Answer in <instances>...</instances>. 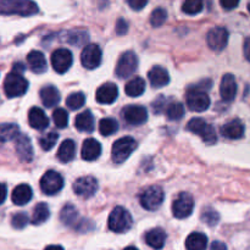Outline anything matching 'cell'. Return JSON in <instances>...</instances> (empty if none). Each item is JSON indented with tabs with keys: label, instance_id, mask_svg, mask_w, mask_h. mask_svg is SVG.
Here are the masks:
<instances>
[{
	"label": "cell",
	"instance_id": "obj_1",
	"mask_svg": "<svg viewBox=\"0 0 250 250\" xmlns=\"http://www.w3.org/2000/svg\"><path fill=\"white\" fill-rule=\"evenodd\" d=\"M39 7L33 0H0V14L32 16L38 14Z\"/></svg>",
	"mask_w": 250,
	"mask_h": 250
},
{
	"label": "cell",
	"instance_id": "obj_2",
	"mask_svg": "<svg viewBox=\"0 0 250 250\" xmlns=\"http://www.w3.org/2000/svg\"><path fill=\"white\" fill-rule=\"evenodd\" d=\"M28 89V81L19 72H10L4 81V90L7 98H17L23 95Z\"/></svg>",
	"mask_w": 250,
	"mask_h": 250
},
{
	"label": "cell",
	"instance_id": "obj_3",
	"mask_svg": "<svg viewBox=\"0 0 250 250\" xmlns=\"http://www.w3.org/2000/svg\"><path fill=\"white\" fill-rule=\"evenodd\" d=\"M133 220L125 208L116 207L109 216V229L115 233H124L132 227Z\"/></svg>",
	"mask_w": 250,
	"mask_h": 250
},
{
	"label": "cell",
	"instance_id": "obj_4",
	"mask_svg": "<svg viewBox=\"0 0 250 250\" xmlns=\"http://www.w3.org/2000/svg\"><path fill=\"white\" fill-rule=\"evenodd\" d=\"M187 129L199 136L207 144H215L217 142V134L214 127L199 117L190 120L187 125Z\"/></svg>",
	"mask_w": 250,
	"mask_h": 250
},
{
	"label": "cell",
	"instance_id": "obj_5",
	"mask_svg": "<svg viewBox=\"0 0 250 250\" xmlns=\"http://www.w3.org/2000/svg\"><path fill=\"white\" fill-rule=\"evenodd\" d=\"M137 142L132 137H122L112 146L111 158L115 164H122L136 150Z\"/></svg>",
	"mask_w": 250,
	"mask_h": 250
},
{
	"label": "cell",
	"instance_id": "obj_6",
	"mask_svg": "<svg viewBox=\"0 0 250 250\" xmlns=\"http://www.w3.org/2000/svg\"><path fill=\"white\" fill-rule=\"evenodd\" d=\"M164 199H165V193L159 186H151V187L146 188L139 195L141 205L149 211L158 210L163 205Z\"/></svg>",
	"mask_w": 250,
	"mask_h": 250
},
{
	"label": "cell",
	"instance_id": "obj_7",
	"mask_svg": "<svg viewBox=\"0 0 250 250\" xmlns=\"http://www.w3.org/2000/svg\"><path fill=\"white\" fill-rule=\"evenodd\" d=\"M186 103L192 111L203 112L209 109L210 98L204 89L194 85L187 90Z\"/></svg>",
	"mask_w": 250,
	"mask_h": 250
},
{
	"label": "cell",
	"instance_id": "obj_8",
	"mask_svg": "<svg viewBox=\"0 0 250 250\" xmlns=\"http://www.w3.org/2000/svg\"><path fill=\"white\" fill-rule=\"evenodd\" d=\"M137 67H138V56L133 51H126L120 56L115 73L121 80H125V78H128L129 76L133 75Z\"/></svg>",
	"mask_w": 250,
	"mask_h": 250
},
{
	"label": "cell",
	"instance_id": "obj_9",
	"mask_svg": "<svg viewBox=\"0 0 250 250\" xmlns=\"http://www.w3.org/2000/svg\"><path fill=\"white\" fill-rule=\"evenodd\" d=\"M194 210V200L188 193H180L172 203V214L176 219H186Z\"/></svg>",
	"mask_w": 250,
	"mask_h": 250
},
{
	"label": "cell",
	"instance_id": "obj_10",
	"mask_svg": "<svg viewBox=\"0 0 250 250\" xmlns=\"http://www.w3.org/2000/svg\"><path fill=\"white\" fill-rule=\"evenodd\" d=\"M63 187V178L54 170L46 171L41 178V189L44 194L54 195L60 192Z\"/></svg>",
	"mask_w": 250,
	"mask_h": 250
},
{
	"label": "cell",
	"instance_id": "obj_11",
	"mask_svg": "<svg viewBox=\"0 0 250 250\" xmlns=\"http://www.w3.org/2000/svg\"><path fill=\"white\" fill-rule=\"evenodd\" d=\"M102 49L97 44H87L81 53V62H82L83 67L88 68V70H94V68L99 67L102 63Z\"/></svg>",
	"mask_w": 250,
	"mask_h": 250
},
{
	"label": "cell",
	"instance_id": "obj_12",
	"mask_svg": "<svg viewBox=\"0 0 250 250\" xmlns=\"http://www.w3.org/2000/svg\"><path fill=\"white\" fill-rule=\"evenodd\" d=\"M50 61L54 70L58 73H61V75H62V73L67 72L71 68V66H72V53H71L68 49L65 48L56 49V50L51 54Z\"/></svg>",
	"mask_w": 250,
	"mask_h": 250
},
{
	"label": "cell",
	"instance_id": "obj_13",
	"mask_svg": "<svg viewBox=\"0 0 250 250\" xmlns=\"http://www.w3.org/2000/svg\"><path fill=\"white\" fill-rule=\"evenodd\" d=\"M121 115L127 124L133 126H141L148 120V111L142 105H128L122 109Z\"/></svg>",
	"mask_w": 250,
	"mask_h": 250
},
{
	"label": "cell",
	"instance_id": "obj_14",
	"mask_svg": "<svg viewBox=\"0 0 250 250\" xmlns=\"http://www.w3.org/2000/svg\"><path fill=\"white\" fill-rule=\"evenodd\" d=\"M98 188H99L98 181L92 176H83V177L76 180L73 183V192L78 197L85 198V199L93 197L97 193Z\"/></svg>",
	"mask_w": 250,
	"mask_h": 250
},
{
	"label": "cell",
	"instance_id": "obj_15",
	"mask_svg": "<svg viewBox=\"0 0 250 250\" xmlns=\"http://www.w3.org/2000/svg\"><path fill=\"white\" fill-rule=\"evenodd\" d=\"M207 43L214 51H221L229 43V31L224 27H215L207 34Z\"/></svg>",
	"mask_w": 250,
	"mask_h": 250
},
{
	"label": "cell",
	"instance_id": "obj_16",
	"mask_svg": "<svg viewBox=\"0 0 250 250\" xmlns=\"http://www.w3.org/2000/svg\"><path fill=\"white\" fill-rule=\"evenodd\" d=\"M237 89H238V87H237L234 76L232 73H226L222 77L221 84H220V95H221V99L226 103L233 102L237 95Z\"/></svg>",
	"mask_w": 250,
	"mask_h": 250
},
{
	"label": "cell",
	"instance_id": "obj_17",
	"mask_svg": "<svg viewBox=\"0 0 250 250\" xmlns=\"http://www.w3.org/2000/svg\"><path fill=\"white\" fill-rule=\"evenodd\" d=\"M117 97H119L117 85L111 82L102 84L97 89V93H95V99H97V102L105 105L112 104V103L116 102Z\"/></svg>",
	"mask_w": 250,
	"mask_h": 250
},
{
	"label": "cell",
	"instance_id": "obj_18",
	"mask_svg": "<svg viewBox=\"0 0 250 250\" xmlns=\"http://www.w3.org/2000/svg\"><path fill=\"white\" fill-rule=\"evenodd\" d=\"M16 153L20 160L23 163H31L33 159V146L31 139L26 134H20L16 138Z\"/></svg>",
	"mask_w": 250,
	"mask_h": 250
},
{
	"label": "cell",
	"instance_id": "obj_19",
	"mask_svg": "<svg viewBox=\"0 0 250 250\" xmlns=\"http://www.w3.org/2000/svg\"><path fill=\"white\" fill-rule=\"evenodd\" d=\"M244 124L238 119L231 120L221 127V134L227 139H239L244 136Z\"/></svg>",
	"mask_w": 250,
	"mask_h": 250
},
{
	"label": "cell",
	"instance_id": "obj_20",
	"mask_svg": "<svg viewBox=\"0 0 250 250\" xmlns=\"http://www.w3.org/2000/svg\"><path fill=\"white\" fill-rule=\"evenodd\" d=\"M100 154H102V146L97 139L89 138L83 142L82 150H81L83 160L94 161L99 158Z\"/></svg>",
	"mask_w": 250,
	"mask_h": 250
},
{
	"label": "cell",
	"instance_id": "obj_21",
	"mask_svg": "<svg viewBox=\"0 0 250 250\" xmlns=\"http://www.w3.org/2000/svg\"><path fill=\"white\" fill-rule=\"evenodd\" d=\"M28 122L32 128L38 129V131H43L49 126V119L45 112L41 107L37 106L31 107L28 111Z\"/></svg>",
	"mask_w": 250,
	"mask_h": 250
},
{
	"label": "cell",
	"instance_id": "obj_22",
	"mask_svg": "<svg viewBox=\"0 0 250 250\" xmlns=\"http://www.w3.org/2000/svg\"><path fill=\"white\" fill-rule=\"evenodd\" d=\"M148 78L154 88H163L170 82V75L167 70L161 66H154L148 72Z\"/></svg>",
	"mask_w": 250,
	"mask_h": 250
},
{
	"label": "cell",
	"instance_id": "obj_23",
	"mask_svg": "<svg viewBox=\"0 0 250 250\" xmlns=\"http://www.w3.org/2000/svg\"><path fill=\"white\" fill-rule=\"evenodd\" d=\"M27 62H28L29 68L33 71L34 73H43L45 72L48 68V63H46L45 56L43 53L38 50H32L31 53L27 55Z\"/></svg>",
	"mask_w": 250,
	"mask_h": 250
},
{
	"label": "cell",
	"instance_id": "obj_24",
	"mask_svg": "<svg viewBox=\"0 0 250 250\" xmlns=\"http://www.w3.org/2000/svg\"><path fill=\"white\" fill-rule=\"evenodd\" d=\"M32 197H33V192H32V188L28 185H19L14 190H12L11 194V200L15 205H26L27 203L31 202Z\"/></svg>",
	"mask_w": 250,
	"mask_h": 250
},
{
	"label": "cell",
	"instance_id": "obj_25",
	"mask_svg": "<svg viewBox=\"0 0 250 250\" xmlns=\"http://www.w3.org/2000/svg\"><path fill=\"white\" fill-rule=\"evenodd\" d=\"M41 100L45 107H54L60 103V92L54 85H45L39 92Z\"/></svg>",
	"mask_w": 250,
	"mask_h": 250
},
{
	"label": "cell",
	"instance_id": "obj_26",
	"mask_svg": "<svg viewBox=\"0 0 250 250\" xmlns=\"http://www.w3.org/2000/svg\"><path fill=\"white\" fill-rule=\"evenodd\" d=\"M166 242V233L163 229H153L146 233V243L155 250L163 249Z\"/></svg>",
	"mask_w": 250,
	"mask_h": 250
},
{
	"label": "cell",
	"instance_id": "obj_27",
	"mask_svg": "<svg viewBox=\"0 0 250 250\" xmlns=\"http://www.w3.org/2000/svg\"><path fill=\"white\" fill-rule=\"evenodd\" d=\"M75 127L81 132H92L94 129V116L92 111L85 110L76 116Z\"/></svg>",
	"mask_w": 250,
	"mask_h": 250
},
{
	"label": "cell",
	"instance_id": "obj_28",
	"mask_svg": "<svg viewBox=\"0 0 250 250\" xmlns=\"http://www.w3.org/2000/svg\"><path fill=\"white\" fill-rule=\"evenodd\" d=\"M76 144L72 139H66L60 144L58 150V159L61 163H70L75 159Z\"/></svg>",
	"mask_w": 250,
	"mask_h": 250
},
{
	"label": "cell",
	"instance_id": "obj_29",
	"mask_svg": "<svg viewBox=\"0 0 250 250\" xmlns=\"http://www.w3.org/2000/svg\"><path fill=\"white\" fill-rule=\"evenodd\" d=\"M208 237L202 232H193L186 239L187 250H207Z\"/></svg>",
	"mask_w": 250,
	"mask_h": 250
},
{
	"label": "cell",
	"instance_id": "obj_30",
	"mask_svg": "<svg viewBox=\"0 0 250 250\" xmlns=\"http://www.w3.org/2000/svg\"><path fill=\"white\" fill-rule=\"evenodd\" d=\"M144 90H146V82L142 77H133L125 85V93L131 98L141 97Z\"/></svg>",
	"mask_w": 250,
	"mask_h": 250
},
{
	"label": "cell",
	"instance_id": "obj_31",
	"mask_svg": "<svg viewBox=\"0 0 250 250\" xmlns=\"http://www.w3.org/2000/svg\"><path fill=\"white\" fill-rule=\"evenodd\" d=\"M88 39H89V37H88L87 31H83V29H75V31L66 32L63 42L71 44V45L81 46L87 45Z\"/></svg>",
	"mask_w": 250,
	"mask_h": 250
},
{
	"label": "cell",
	"instance_id": "obj_32",
	"mask_svg": "<svg viewBox=\"0 0 250 250\" xmlns=\"http://www.w3.org/2000/svg\"><path fill=\"white\" fill-rule=\"evenodd\" d=\"M60 219L62 221L63 225L66 226H72L77 229V224L78 220H80V214L76 210V208L73 205L67 204L62 208L60 214Z\"/></svg>",
	"mask_w": 250,
	"mask_h": 250
},
{
	"label": "cell",
	"instance_id": "obj_33",
	"mask_svg": "<svg viewBox=\"0 0 250 250\" xmlns=\"http://www.w3.org/2000/svg\"><path fill=\"white\" fill-rule=\"evenodd\" d=\"M20 136V127L15 124H0V143L12 141Z\"/></svg>",
	"mask_w": 250,
	"mask_h": 250
},
{
	"label": "cell",
	"instance_id": "obj_34",
	"mask_svg": "<svg viewBox=\"0 0 250 250\" xmlns=\"http://www.w3.org/2000/svg\"><path fill=\"white\" fill-rule=\"evenodd\" d=\"M50 216V210H49L48 205L45 203H39L36 205L33 210V215H32V224L33 225H42L46 221Z\"/></svg>",
	"mask_w": 250,
	"mask_h": 250
},
{
	"label": "cell",
	"instance_id": "obj_35",
	"mask_svg": "<svg viewBox=\"0 0 250 250\" xmlns=\"http://www.w3.org/2000/svg\"><path fill=\"white\" fill-rule=\"evenodd\" d=\"M165 114L170 121H178V120H181L185 116V106L180 102L171 103V104L166 106Z\"/></svg>",
	"mask_w": 250,
	"mask_h": 250
},
{
	"label": "cell",
	"instance_id": "obj_36",
	"mask_svg": "<svg viewBox=\"0 0 250 250\" xmlns=\"http://www.w3.org/2000/svg\"><path fill=\"white\" fill-rule=\"evenodd\" d=\"M119 129V124L115 119H110V117H106V119L100 120L99 122V132L102 136H111L115 132H117Z\"/></svg>",
	"mask_w": 250,
	"mask_h": 250
},
{
	"label": "cell",
	"instance_id": "obj_37",
	"mask_svg": "<svg viewBox=\"0 0 250 250\" xmlns=\"http://www.w3.org/2000/svg\"><path fill=\"white\" fill-rule=\"evenodd\" d=\"M204 7V0H185L182 11L187 15H198Z\"/></svg>",
	"mask_w": 250,
	"mask_h": 250
},
{
	"label": "cell",
	"instance_id": "obj_38",
	"mask_svg": "<svg viewBox=\"0 0 250 250\" xmlns=\"http://www.w3.org/2000/svg\"><path fill=\"white\" fill-rule=\"evenodd\" d=\"M85 103V95L82 92L78 93H72L67 97L66 99V105L68 106V109L71 110H78L84 105Z\"/></svg>",
	"mask_w": 250,
	"mask_h": 250
},
{
	"label": "cell",
	"instance_id": "obj_39",
	"mask_svg": "<svg viewBox=\"0 0 250 250\" xmlns=\"http://www.w3.org/2000/svg\"><path fill=\"white\" fill-rule=\"evenodd\" d=\"M58 139L59 134L55 133V132H49V133L43 134V136L41 137V139H39L41 148L45 151L51 150V149L56 146V143H58Z\"/></svg>",
	"mask_w": 250,
	"mask_h": 250
},
{
	"label": "cell",
	"instance_id": "obj_40",
	"mask_svg": "<svg viewBox=\"0 0 250 250\" xmlns=\"http://www.w3.org/2000/svg\"><path fill=\"white\" fill-rule=\"evenodd\" d=\"M53 121L58 128H65L68 125V114L62 107H58L53 112Z\"/></svg>",
	"mask_w": 250,
	"mask_h": 250
},
{
	"label": "cell",
	"instance_id": "obj_41",
	"mask_svg": "<svg viewBox=\"0 0 250 250\" xmlns=\"http://www.w3.org/2000/svg\"><path fill=\"white\" fill-rule=\"evenodd\" d=\"M167 20V11L163 7H158L150 15V24L153 27H161Z\"/></svg>",
	"mask_w": 250,
	"mask_h": 250
},
{
	"label": "cell",
	"instance_id": "obj_42",
	"mask_svg": "<svg viewBox=\"0 0 250 250\" xmlns=\"http://www.w3.org/2000/svg\"><path fill=\"white\" fill-rule=\"evenodd\" d=\"M203 222L208 225V226L212 227V226H216L217 222L220 220V215L217 214V211H215L214 209L211 208H205L202 212V216H200Z\"/></svg>",
	"mask_w": 250,
	"mask_h": 250
},
{
	"label": "cell",
	"instance_id": "obj_43",
	"mask_svg": "<svg viewBox=\"0 0 250 250\" xmlns=\"http://www.w3.org/2000/svg\"><path fill=\"white\" fill-rule=\"evenodd\" d=\"M28 216H27V214H24V212H17V214H15L11 219L12 227L16 229H24V227L28 225Z\"/></svg>",
	"mask_w": 250,
	"mask_h": 250
},
{
	"label": "cell",
	"instance_id": "obj_44",
	"mask_svg": "<svg viewBox=\"0 0 250 250\" xmlns=\"http://www.w3.org/2000/svg\"><path fill=\"white\" fill-rule=\"evenodd\" d=\"M148 1L149 0H127L129 7L132 10H136V11H141L142 9H144L146 4H148Z\"/></svg>",
	"mask_w": 250,
	"mask_h": 250
},
{
	"label": "cell",
	"instance_id": "obj_45",
	"mask_svg": "<svg viewBox=\"0 0 250 250\" xmlns=\"http://www.w3.org/2000/svg\"><path fill=\"white\" fill-rule=\"evenodd\" d=\"M165 104H166V99L164 97H160L158 100L153 103V110L154 112L156 114H160L164 109H165Z\"/></svg>",
	"mask_w": 250,
	"mask_h": 250
},
{
	"label": "cell",
	"instance_id": "obj_46",
	"mask_svg": "<svg viewBox=\"0 0 250 250\" xmlns=\"http://www.w3.org/2000/svg\"><path fill=\"white\" fill-rule=\"evenodd\" d=\"M127 31H128V23L124 19H120L116 23V33L122 36V34H126Z\"/></svg>",
	"mask_w": 250,
	"mask_h": 250
},
{
	"label": "cell",
	"instance_id": "obj_47",
	"mask_svg": "<svg viewBox=\"0 0 250 250\" xmlns=\"http://www.w3.org/2000/svg\"><path fill=\"white\" fill-rule=\"evenodd\" d=\"M220 4L225 10H233L238 6L239 0H220Z\"/></svg>",
	"mask_w": 250,
	"mask_h": 250
},
{
	"label": "cell",
	"instance_id": "obj_48",
	"mask_svg": "<svg viewBox=\"0 0 250 250\" xmlns=\"http://www.w3.org/2000/svg\"><path fill=\"white\" fill-rule=\"evenodd\" d=\"M7 195V188L4 183H0V205L5 202Z\"/></svg>",
	"mask_w": 250,
	"mask_h": 250
},
{
	"label": "cell",
	"instance_id": "obj_49",
	"mask_svg": "<svg viewBox=\"0 0 250 250\" xmlns=\"http://www.w3.org/2000/svg\"><path fill=\"white\" fill-rule=\"evenodd\" d=\"M243 51H244V56H246V59L250 62V37L249 38H247L246 42H244Z\"/></svg>",
	"mask_w": 250,
	"mask_h": 250
},
{
	"label": "cell",
	"instance_id": "obj_50",
	"mask_svg": "<svg viewBox=\"0 0 250 250\" xmlns=\"http://www.w3.org/2000/svg\"><path fill=\"white\" fill-rule=\"evenodd\" d=\"M210 250H227V247H226V244L222 243V242L216 241L211 244Z\"/></svg>",
	"mask_w": 250,
	"mask_h": 250
},
{
	"label": "cell",
	"instance_id": "obj_51",
	"mask_svg": "<svg viewBox=\"0 0 250 250\" xmlns=\"http://www.w3.org/2000/svg\"><path fill=\"white\" fill-rule=\"evenodd\" d=\"M24 70H26V67H24L23 63H21V62H16L14 65V67H12V71H15V72H19V73H22Z\"/></svg>",
	"mask_w": 250,
	"mask_h": 250
},
{
	"label": "cell",
	"instance_id": "obj_52",
	"mask_svg": "<svg viewBox=\"0 0 250 250\" xmlns=\"http://www.w3.org/2000/svg\"><path fill=\"white\" fill-rule=\"evenodd\" d=\"M44 250H63V248L60 246H49V247H46Z\"/></svg>",
	"mask_w": 250,
	"mask_h": 250
},
{
	"label": "cell",
	"instance_id": "obj_53",
	"mask_svg": "<svg viewBox=\"0 0 250 250\" xmlns=\"http://www.w3.org/2000/svg\"><path fill=\"white\" fill-rule=\"evenodd\" d=\"M125 250H138V249H137L136 247H127V248Z\"/></svg>",
	"mask_w": 250,
	"mask_h": 250
},
{
	"label": "cell",
	"instance_id": "obj_54",
	"mask_svg": "<svg viewBox=\"0 0 250 250\" xmlns=\"http://www.w3.org/2000/svg\"><path fill=\"white\" fill-rule=\"evenodd\" d=\"M248 10H249V12H250V2L248 4Z\"/></svg>",
	"mask_w": 250,
	"mask_h": 250
},
{
	"label": "cell",
	"instance_id": "obj_55",
	"mask_svg": "<svg viewBox=\"0 0 250 250\" xmlns=\"http://www.w3.org/2000/svg\"><path fill=\"white\" fill-rule=\"evenodd\" d=\"M248 250H250V247H249V248H248Z\"/></svg>",
	"mask_w": 250,
	"mask_h": 250
}]
</instances>
